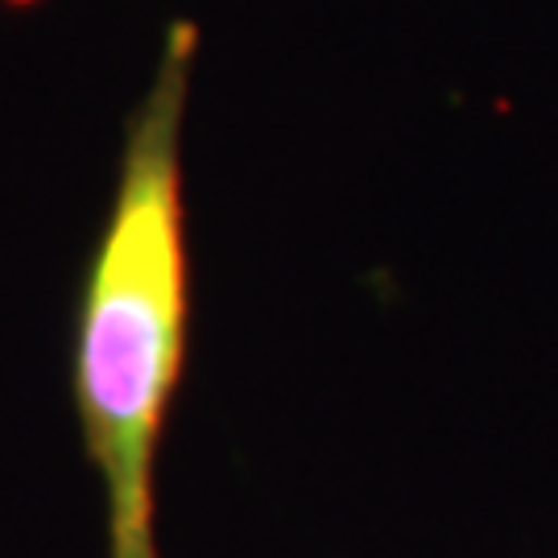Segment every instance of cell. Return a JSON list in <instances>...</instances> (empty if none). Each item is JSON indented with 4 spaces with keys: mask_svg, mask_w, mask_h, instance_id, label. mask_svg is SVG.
<instances>
[{
    "mask_svg": "<svg viewBox=\"0 0 558 558\" xmlns=\"http://www.w3.org/2000/svg\"><path fill=\"white\" fill-rule=\"evenodd\" d=\"M195 59V21H170L124 124L112 203L75 306L71 393L100 476L104 558H161L158 456L191 331L182 137Z\"/></svg>",
    "mask_w": 558,
    "mask_h": 558,
    "instance_id": "obj_1",
    "label": "cell"
}]
</instances>
